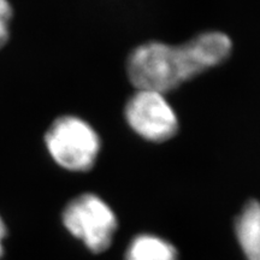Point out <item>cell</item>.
I'll return each mask as SVG.
<instances>
[{"label":"cell","mask_w":260,"mask_h":260,"mask_svg":"<svg viewBox=\"0 0 260 260\" xmlns=\"http://www.w3.org/2000/svg\"><path fill=\"white\" fill-rule=\"evenodd\" d=\"M124 260H178V251L162 237L140 234L126 247Z\"/></svg>","instance_id":"8992f818"},{"label":"cell","mask_w":260,"mask_h":260,"mask_svg":"<svg viewBox=\"0 0 260 260\" xmlns=\"http://www.w3.org/2000/svg\"><path fill=\"white\" fill-rule=\"evenodd\" d=\"M61 224L94 254L110 248L118 228L113 210L93 193L77 195L65 205L61 211Z\"/></svg>","instance_id":"3957f363"},{"label":"cell","mask_w":260,"mask_h":260,"mask_svg":"<svg viewBox=\"0 0 260 260\" xmlns=\"http://www.w3.org/2000/svg\"><path fill=\"white\" fill-rule=\"evenodd\" d=\"M9 236V228L6 224V220L4 217L0 214V259H3V256L5 255L6 248H5V241L8 240Z\"/></svg>","instance_id":"ba28073f"},{"label":"cell","mask_w":260,"mask_h":260,"mask_svg":"<svg viewBox=\"0 0 260 260\" xmlns=\"http://www.w3.org/2000/svg\"><path fill=\"white\" fill-rule=\"evenodd\" d=\"M44 146L52 161L63 170L86 172L95 164L102 142L89 123L79 116L63 115L48 125Z\"/></svg>","instance_id":"7a4b0ae2"},{"label":"cell","mask_w":260,"mask_h":260,"mask_svg":"<svg viewBox=\"0 0 260 260\" xmlns=\"http://www.w3.org/2000/svg\"><path fill=\"white\" fill-rule=\"evenodd\" d=\"M125 119L139 136L151 142L171 139L178 129V119L164 94L138 89L125 105Z\"/></svg>","instance_id":"277c9868"},{"label":"cell","mask_w":260,"mask_h":260,"mask_svg":"<svg viewBox=\"0 0 260 260\" xmlns=\"http://www.w3.org/2000/svg\"><path fill=\"white\" fill-rule=\"evenodd\" d=\"M232 46L230 38L220 31L203 32L182 45L146 42L129 54L126 73L138 89L164 94L223 63Z\"/></svg>","instance_id":"6da1fadb"},{"label":"cell","mask_w":260,"mask_h":260,"mask_svg":"<svg viewBox=\"0 0 260 260\" xmlns=\"http://www.w3.org/2000/svg\"><path fill=\"white\" fill-rule=\"evenodd\" d=\"M235 236L247 260H260V203L248 201L235 219Z\"/></svg>","instance_id":"5b68a950"},{"label":"cell","mask_w":260,"mask_h":260,"mask_svg":"<svg viewBox=\"0 0 260 260\" xmlns=\"http://www.w3.org/2000/svg\"><path fill=\"white\" fill-rule=\"evenodd\" d=\"M14 19L15 8L11 0H0V52L11 40Z\"/></svg>","instance_id":"52a82bcc"}]
</instances>
